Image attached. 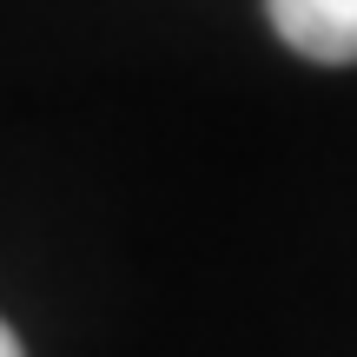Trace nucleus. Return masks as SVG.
Returning <instances> with one entry per match:
<instances>
[{
	"mask_svg": "<svg viewBox=\"0 0 357 357\" xmlns=\"http://www.w3.org/2000/svg\"><path fill=\"white\" fill-rule=\"evenodd\" d=\"M291 53L318 66H357V0H265Z\"/></svg>",
	"mask_w": 357,
	"mask_h": 357,
	"instance_id": "obj_1",
	"label": "nucleus"
},
{
	"mask_svg": "<svg viewBox=\"0 0 357 357\" xmlns=\"http://www.w3.org/2000/svg\"><path fill=\"white\" fill-rule=\"evenodd\" d=\"M0 357H26V351H20V337H13L7 324H0Z\"/></svg>",
	"mask_w": 357,
	"mask_h": 357,
	"instance_id": "obj_2",
	"label": "nucleus"
}]
</instances>
